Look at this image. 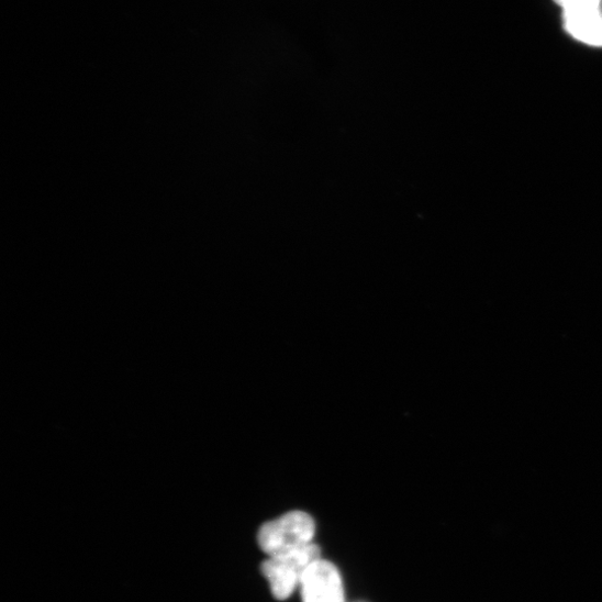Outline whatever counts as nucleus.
Here are the masks:
<instances>
[{"instance_id":"nucleus-1","label":"nucleus","mask_w":602,"mask_h":602,"mask_svg":"<svg viewBox=\"0 0 602 602\" xmlns=\"http://www.w3.org/2000/svg\"><path fill=\"white\" fill-rule=\"evenodd\" d=\"M316 524L309 513L291 511L265 523L258 544L268 557H274L314 544Z\"/></svg>"},{"instance_id":"nucleus-2","label":"nucleus","mask_w":602,"mask_h":602,"mask_svg":"<svg viewBox=\"0 0 602 602\" xmlns=\"http://www.w3.org/2000/svg\"><path fill=\"white\" fill-rule=\"evenodd\" d=\"M321 558L319 546L312 544L283 555L268 557L261 571L268 580L274 597L288 599L300 587L306 570Z\"/></svg>"},{"instance_id":"nucleus-3","label":"nucleus","mask_w":602,"mask_h":602,"mask_svg":"<svg viewBox=\"0 0 602 602\" xmlns=\"http://www.w3.org/2000/svg\"><path fill=\"white\" fill-rule=\"evenodd\" d=\"M299 589L303 602H346L339 570L322 558L306 570Z\"/></svg>"},{"instance_id":"nucleus-4","label":"nucleus","mask_w":602,"mask_h":602,"mask_svg":"<svg viewBox=\"0 0 602 602\" xmlns=\"http://www.w3.org/2000/svg\"><path fill=\"white\" fill-rule=\"evenodd\" d=\"M564 26L577 41L602 47V13L600 9L564 12Z\"/></svg>"},{"instance_id":"nucleus-5","label":"nucleus","mask_w":602,"mask_h":602,"mask_svg":"<svg viewBox=\"0 0 602 602\" xmlns=\"http://www.w3.org/2000/svg\"><path fill=\"white\" fill-rule=\"evenodd\" d=\"M564 12L599 9L601 0H555Z\"/></svg>"}]
</instances>
